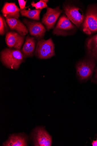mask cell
I'll return each instance as SVG.
<instances>
[{
	"label": "cell",
	"instance_id": "16",
	"mask_svg": "<svg viewBox=\"0 0 97 146\" xmlns=\"http://www.w3.org/2000/svg\"><path fill=\"white\" fill-rule=\"evenodd\" d=\"M41 9L28 10L26 9L20 10V12L22 16L28 18L34 21H40V14Z\"/></svg>",
	"mask_w": 97,
	"mask_h": 146
},
{
	"label": "cell",
	"instance_id": "5",
	"mask_svg": "<svg viewBox=\"0 0 97 146\" xmlns=\"http://www.w3.org/2000/svg\"><path fill=\"white\" fill-rule=\"evenodd\" d=\"M78 29L66 15L63 14L59 17L52 33L57 36L72 35L77 32Z\"/></svg>",
	"mask_w": 97,
	"mask_h": 146
},
{
	"label": "cell",
	"instance_id": "19",
	"mask_svg": "<svg viewBox=\"0 0 97 146\" xmlns=\"http://www.w3.org/2000/svg\"><path fill=\"white\" fill-rule=\"evenodd\" d=\"M18 1L19 5L20 10L26 9L30 6V5L28 7H25L27 1H25L24 0H18Z\"/></svg>",
	"mask_w": 97,
	"mask_h": 146
},
{
	"label": "cell",
	"instance_id": "6",
	"mask_svg": "<svg viewBox=\"0 0 97 146\" xmlns=\"http://www.w3.org/2000/svg\"><path fill=\"white\" fill-rule=\"evenodd\" d=\"M55 45L51 38L47 40L42 39L36 43L34 54L36 58L40 59L51 58L55 56Z\"/></svg>",
	"mask_w": 97,
	"mask_h": 146
},
{
	"label": "cell",
	"instance_id": "4",
	"mask_svg": "<svg viewBox=\"0 0 97 146\" xmlns=\"http://www.w3.org/2000/svg\"><path fill=\"white\" fill-rule=\"evenodd\" d=\"M82 26L83 32L88 35L97 32V4L88 7Z\"/></svg>",
	"mask_w": 97,
	"mask_h": 146
},
{
	"label": "cell",
	"instance_id": "22",
	"mask_svg": "<svg viewBox=\"0 0 97 146\" xmlns=\"http://www.w3.org/2000/svg\"><path fill=\"white\" fill-rule=\"evenodd\" d=\"M44 1L47 4L49 1L48 0H44Z\"/></svg>",
	"mask_w": 97,
	"mask_h": 146
},
{
	"label": "cell",
	"instance_id": "2",
	"mask_svg": "<svg viewBox=\"0 0 97 146\" xmlns=\"http://www.w3.org/2000/svg\"><path fill=\"white\" fill-rule=\"evenodd\" d=\"M74 1H66L62 7L65 15L78 29L84 21L85 15L81 6Z\"/></svg>",
	"mask_w": 97,
	"mask_h": 146
},
{
	"label": "cell",
	"instance_id": "1",
	"mask_svg": "<svg viewBox=\"0 0 97 146\" xmlns=\"http://www.w3.org/2000/svg\"><path fill=\"white\" fill-rule=\"evenodd\" d=\"M25 59L21 50L7 48L1 52V61L7 68L17 70Z\"/></svg>",
	"mask_w": 97,
	"mask_h": 146
},
{
	"label": "cell",
	"instance_id": "18",
	"mask_svg": "<svg viewBox=\"0 0 97 146\" xmlns=\"http://www.w3.org/2000/svg\"><path fill=\"white\" fill-rule=\"evenodd\" d=\"M31 5L32 7H35L36 9H41L44 8H47L48 7L47 4L44 1V0H40L39 2L35 3L34 2L31 3Z\"/></svg>",
	"mask_w": 97,
	"mask_h": 146
},
{
	"label": "cell",
	"instance_id": "21",
	"mask_svg": "<svg viewBox=\"0 0 97 146\" xmlns=\"http://www.w3.org/2000/svg\"><path fill=\"white\" fill-rule=\"evenodd\" d=\"M92 144L93 146H97V139L95 141L93 140Z\"/></svg>",
	"mask_w": 97,
	"mask_h": 146
},
{
	"label": "cell",
	"instance_id": "15",
	"mask_svg": "<svg viewBox=\"0 0 97 146\" xmlns=\"http://www.w3.org/2000/svg\"><path fill=\"white\" fill-rule=\"evenodd\" d=\"M86 48L88 56L97 60V34L88 39Z\"/></svg>",
	"mask_w": 97,
	"mask_h": 146
},
{
	"label": "cell",
	"instance_id": "12",
	"mask_svg": "<svg viewBox=\"0 0 97 146\" xmlns=\"http://www.w3.org/2000/svg\"><path fill=\"white\" fill-rule=\"evenodd\" d=\"M36 45V40L34 37L29 35L26 37L25 42L21 50L25 59L27 57L34 56Z\"/></svg>",
	"mask_w": 97,
	"mask_h": 146
},
{
	"label": "cell",
	"instance_id": "8",
	"mask_svg": "<svg viewBox=\"0 0 97 146\" xmlns=\"http://www.w3.org/2000/svg\"><path fill=\"white\" fill-rule=\"evenodd\" d=\"M22 21L26 27L30 35L34 37L37 41L43 38L46 30L42 23L26 19H24Z\"/></svg>",
	"mask_w": 97,
	"mask_h": 146
},
{
	"label": "cell",
	"instance_id": "7",
	"mask_svg": "<svg viewBox=\"0 0 97 146\" xmlns=\"http://www.w3.org/2000/svg\"><path fill=\"white\" fill-rule=\"evenodd\" d=\"M45 14L43 15L41 19V23L44 25L48 31L55 27L58 19L63 12V10L60 8L59 6L54 8L48 7Z\"/></svg>",
	"mask_w": 97,
	"mask_h": 146
},
{
	"label": "cell",
	"instance_id": "14",
	"mask_svg": "<svg viewBox=\"0 0 97 146\" xmlns=\"http://www.w3.org/2000/svg\"><path fill=\"white\" fill-rule=\"evenodd\" d=\"M27 138L22 134H13L4 142L3 145L4 146H27Z\"/></svg>",
	"mask_w": 97,
	"mask_h": 146
},
{
	"label": "cell",
	"instance_id": "20",
	"mask_svg": "<svg viewBox=\"0 0 97 146\" xmlns=\"http://www.w3.org/2000/svg\"><path fill=\"white\" fill-rule=\"evenodd\" d=\"M95 72V74L94 76V80L97 82V67L96 68L95 70H94Z\"/></svg>",
	"mask_w": 97,
	"mask_h": 146
},
{
	"label": "cell",
	"instance_id": "13",
	"mask_svg": "<svg viewBox=\"0 0 97 146\" xmlns=\"http://www.w3.org/2000/svg\"><path fill=\"white\" fill-rule=\"evenodd\" d=\"M5 18L11 31H15L24 36L28 34L29 32L26 27L20 20L15 19Z\"/></svg>",
	"mask_w": 97,
	"mask_h": 146
},
{
	"label": "cell",
	"instance_id": "3",
	"mask_svg": "<svg viewBox=\"0 0 97 146\" xmlns=\"http://www.w3.org/2000/svg\"><path fill=\"white\" fill-rule=\"evenodd\" d=\"M96 60L88 56L77 63L75 66L76 75L80 81H86L91 77L94 71Z\"/></svg>",
	"mask_w": 97,
	"mask_h": 146
},
{
	"label": "cell",
	"instance_id": "10",
	"mask_svg": "<svg viewBox=\"0 0 97 146\" xmlns=\"http://www.w3.org/2000/svg\"><path fill=\"white\" fill-rule=\"evenodd\" d=\"M25 38L15 31H9L5 35L6 43L8 48L21 50Z\"/></svg>",
	"mask_w": 97,
	"mask_h": 146
},
{
	"label": "cell",
	"instance_id": "11",
	"mask_svg": "<svg viewBox=\"0 0 97 146\" xmlns=\"http://www.w3.org/2000/svg\"><path fill=\"white\" fill-rule=\"evenodd\" d=\"M20 10L15 3L5 2L1 11L3 15L5 18L18 19L20 16Z\"/></svg>",
	"mask_w": 97,
	"mask_h": 146
},
{
	"label": "cell",
	"instance_id": "17",
	"mask_svg": "<svg viewBox=\"0 0 97 146\" xmlns=\"http://www.w3.org/2000/svg\"><path fill=\"white\" fill-rule=\"evenodd\" d=\"M9 30L5 18L3 15H0V35L3 36L6 35Z\"/></svg>",
	"mask_w": 97,
	"mask_h": 146
},
{
	"label": "cell",
	"instance_id": "9",
	"mask_svg": "<svg viewBox=\"0 0 97 146\" xmlns=\"http://www.w3.org/2000/svg\"><path fill=\"white\" fill-rule=\"evenodd\" d=\"M32 137L34 146H51V137L43 127L35 129L33 131Z\"/></svg>",
	"mask_w": 97,
	"mask_h": 146
}]
</instances>
